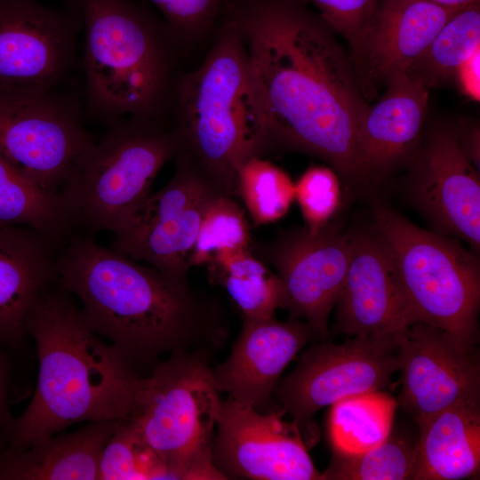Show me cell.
Wrapping results in <instances>:
<instances>
[{"instance_id":"f546056e","label":"cell","mask_w":480,"mask_h":480,"mask_svg":"<svg viewBox=\"0 0 480 480\" xmlns=\"http://www.w3.org/2000/svg\"><path fill=\"white\" fill-rule=\"evenodd\" d=\"M250 225L244 209L232 196L220 195L202 218L190 257V267L206 265L225 251L251 249Z\"/></svg>"},{"instance_id":"7a4b0ae2","label":"cell","mask_w":480,"mask_h":480,"mask_svg":"<svg viewBox=\"0 0 480 480\" xmlns=\"http://www.w3.org/2000/svg\"><path fill=\"white\" fill-rule=\"evenodd\" d=\"M57 282L82 304L89 327L135 372L148 375L179 353L212 356L230 329L217 297L89 236L71 234L58 253Z\"/></svg>"},{"instance_id":"9a60e30c","label":"cell","mask_w":480,"mask_h":480,"mask_svg":"<svg viewBox=\"0 0 480 480\" xmlns=\"http://www.w3.org/2000/svg\"><path fill=\"white\" fill-rule=\"evenodd\" d=\"M398 364V404L418 426L446 409L479 404L478 356L436 327L416 322L402 330Z\"/></svg>"},{"instance_id":"5b68a950","label":"cell","mask_w":480,"mask_h":480,"mask_svg":"<svg viewBox=\"0 0 480 480\" xmlns=\"http://www.w3.org/2000/svg\"><path fill=\"white\" fill-rule=\"evenodd\" d=\"M214 29L202 64L175 83L171 110L180 139L176 157L235 198L240 166L259 156L261 117L236 24L222 12Z\"/></svg>"},{"instance_id":"3957f363","label":"cell","mask_w":480,"mask_h":480,"mask_svg":"<svg viewBox=\"0 0 480 480\" xmlns=\"http://www.w3.org/2000/svg\"><path fill=\"white\" fill-rule=\"evenodd\" d=\"M27 331L36 346L37 382L27 409L10 421L4 452L22 451L75 423L135 415L146 376L89 327L58 282L38 300Z\"/></svg>"},{"instance_id":"e575fe53","label":"cell","mask_w":480,"mask_h":480,"mask_svg":"<svg viewBox=\"0 0 480 480\" xmlns=\"http://www.w3.org/2000/svg\"><path fill=\"white\" fill-rule=\"evenodd\" d=\"M479 63L480 50L476 51L458 69L456 77L462 92L471 99L479 100Z\"/></svg>"},{"instance_id":"d6a6232c","label":"cell","mask_w":480,"mask_h":480,"mask_svg":"<svg viewBox=\"0 0 480 480\" xmlns=\"http://www.w3.org/2000/svg\"><path fill=\"white\" fill-rule=\"evenodd\" d=\"M162 13L178 44L212 31L228 0H148Z\"/></svg>"},{"instance_id":"8992f818","label":"cell","mask_w":480,"mask_h":480,"mask_svg":"<svg viewBox=\"0 0 480 480\" xmlns=\"http://www.w3.org/2000/svg\"><path fill=\"white\" fill-rule=\"evenodd\" d=\"M101 139L76 159L59 193L74 225L116 233L151 193L163 166L180 150L165 119L126 116L107 124Z\"/></svg>"},{"instance_id":"d4e9b609","label":"cell","mask_w":480,"mask_h":480,"mask_svg":"<svg viewBox=\"0 0 480 480\" xmlns=\"http://www.w3.org/2000/svg\"><path fill=\"white\" fill-rule=\"evenodd\" d=\"M206 266L211 280L227 291L243 318L273 317L281 307L279 277L251 249L220 252Z\"/></svg>"},{"instance_id":"5bb4252c","label":"cell","mask_w":480,"mask_h":480,"mask_svg":"<svg viewBox=\"0 0 480 480\" xmlns=\"http://www.w3.org/2000/svg\"><path fill=\"white\" fill-rule=\"evenodd\" d=\"M279 407L268 412L222 402L212 462L225 479L324 480L296 425Z\"/></svg>"},{"instance_id":"4316f807","label":"cell","mask_w":480,"mask_h":480,"mask_svg":"<svg viewBox=\"0 0 480 480\" xmlns=\"http://www.w3.org/2000/svg\"><path fill=\"white\" fill-rule=\"evenodd\" d=\"M480 50V2L454 12L420 56L405 71L428 89L455 77L459 68Z\"/></svg>"},{"instance_id":"ba28073f","label":"cell","mask_w":480,"mask_h":480,"mask_svg":"<svg viewBox=\"0 0 480 480\" xmlns=\"http://www.w3.org/2000/svg\"><path fill=\"white\" fill-rule=\"evenodd\" d=\"M211 361L203 354H173L146 376L132 420L169 479H225L212 455L223 401Z\"/></svg>"},{"instance_id":"f1b7e54d","label":"cell","mask_w":480,"mask_h":480,"mask_svg":"<svg viewBox=\"0 0 480 480\" xmlns=\"http://www.w3.org/2000/svg\"><path fill=\"white\" fill-rule=\"evenodd\" d=\"M417 442L391 436L358 454L333 452L323 479L332 480H404L412 479Z\"/></svg>"},{"instance_id":"52a82bcc","label":"cell","mask_w":480,"mask_h":480,"mask_svg":"<svg viewBox=\"0 0 480 480\" xmlns=\"http://www.w3.org/2000/svg\"><path fill=\"white\" fill-rule=\"evenodd\" d=\"M374 221L394 262L412 324L436 327L460 348L474 351L480 303L476 256L388 207L378 205Z\"/></svg>"},{"instance_id":"ffe728a7","label":"cell","mask_w":480,"mask_h":480,"mask_svg":"<svg viewBox=\"0 0 480 480\" xmlns=\"http://www.w3.org/2000/svg\"><path fill=\"white\" fill-rule=\"evenodd\" d=\"M385 85L383 97L369 106L358 130L360 183L383 179L411 156L427 110L429 89L406 72Z\"/></svg>"},{"instance_id":"74e56055","label":"cell","mask_w":480,"mask_h":480,"mask_svg":"<svg viewBox=\"0 0 480 480\" xmlns=\"http://www.w3.org/2000/svg\"><path fill=\"white\" fill-rule=\"evenodd\" d=\"M440 7L451 10H460L480 0H424Z\"/></svg>"},{"instance_id":"4fadbf2b","label":"cell","mask_w":480,"mask_h":480,"mask_svg":"<svg viewBox=\"0 0 480 480\" xmlns=\"http://www.w3.org/2000/svg\"><path fill=\"white\" fill-rule=\"evenodd\" d=\"M77 0H0V83L60 87L77 68Z\"/></svg>"},{"instance_id":"d590c367","label":"cell","mask_w":480,"mask_h":480,"mask_svg":"<svg viewBox=\"0 0 480 480\" xmlns=\"http://www.w3.org/2000/svg\"><path fill=\"white\" fill-rule=\"evenodd\" d=\"M455 128L462 150L474 166L478 170L480 162L478 126L471 124H461Z\"/></svg>"},{"instance_id":"836d02e7","label":"cell","mask_w":480,"mask_h":480,"mask_svg":"<svg viewBox=\"0 0 480 480\" xmlns=\"http://www.w3.org/2000/svg\"><path fill=\"white\" fill-rule=\"evenodd\" d=\"M313 4L321 18L342 36L352 52L356 49L364 28L380 0H303Z\"/></svg>"},{"instance_id":"cb8c5ba5","label":"cell","mask_w":480,"mask_h":480,"mask_svg":"<svg viewBox=\"0 0 480 480\" xmlns=\"http://www.w3.org/2000/svg\"><path fill=\"white\" fill-rule=\"evenodd\" d=\"M16 226L38 230L60 244L75 227L60 193L37 187L0 156V228Z\"/></svg>"},{"instance_id":"4dcf8cb0","label":"cell","mask_w":480,"mask_h":480,"mask_svg":"<svg viewBox=\"0 0 480 480\" xmlns=\"http://www.w3.org/2000/svg\"><path fill=\"white\" fill-rule=\"evenodd\" d=\"M98 479H169V474L164 464L143 442L131 418L120 422L106 444Z\"/></svg>"},{"instance_id":"44dd1931","label":"cell","mask_w":480,"mask_h":480,"mask_svg":"<svg viewBox=\"0 0 480 480\" xmlns=\"http://www.w3.org/2000/svg\"><path fill=\"white\" fill-rule=\"evenodd\" d=\"M60 244L28 227L0 228V340L28 334V318L57 282Z\"/></svg>"},{"instance_id":"2e32d148","label":"cell","mask_w":480,"mask_h":480,"mask_svg":"<svg viewBox=\"0 0 480 480\" xmlns=\"http://www.w3.org/2000/svg\"><path fill=\"white\" fill-rule=\"evenodd\" d=\"M316 339V331L295 317L243 318L228 356L212 368L216 385L229 398L257 411L279 408L273 395L282 372Z\"/></svg>"},{"instance_id":"9c48e42d","label":"cell","mask_w":480,"mask_h":480,"mask_svg":"<svg viewBox=\"0 0 480 480\" xmlns=\"http://www.w3.org/2000/svg\"><path fill=\"white\" fill-rule=\"evenodd\" d=\"M93 141L75 96L60 87L0 83V156L37 187L59 193Z\"/></svg>"},{"instance_id":"603a6c76","label":"cell","mask_w":480,"mask_h":480,"mask_svg":"<svg viewBox=\"0 0 480 480\" xmlns=\"http://www.w3.org/2000/svg\"><path fill=\"white\" fill-rule=\"evenodd\" d=\"M419 428L412 480H458L478 476L479 404L446 409Z\"/></svg>"},{"instance_id":"30bf717a","label":"cell","mask_w":480,"mask_h":480,"mask_svg":"<svg viewBox=\"0 0 480 480\" xmlns=\"http://www.w3.org/2000/svg\"><path fill=\"white\" fill-rule=\"evenodd\" d=\"M399 332L355 336L339 345L315 344L302 353L294 370L280 379L274 401L291 415L306 444L315 440L312 419L319 410L391 384L399 369Z\"/></svg>"},{"instance_id":"83f0119b","label":"cell","mask_w":480,"mask_h":480,"mask_svg":"<svg viewBox=\"0 0 480 480\" xmlns=\"http://www.w3.org/2000/svg\"><path fill=\"white\" fill-rule=\"evenodd\" d=\"M237 197L256 226L275 222L289 211L295 186L280 167L260 156H252L239 168Z\"/></svg>"},{"instance_id":"277c9868","label":"cell","mask_w":480,"mask_h":480,"mask_svg":"<svg viewBox=\"0 0 480 480\" xmlns=\"http://www.w3.org/2000/svg\"><path fill=\"white\" fill-rule=\"evenodd\" d=\"M77 3L88 113L107 124L126 116L165 119L179 44L164 20L133 0Z\"/></svg>"},{"instance_id":"e0dca14e","label":"cell","mask_w":480,"mask_h":480,"mask_svg":"<svg viewBox=\"0 0 480 480\" xmlns=\"http://www.w3.org/2000/svg\"><path fill=\"white\" fill-rule=\"evenodd\" d=\"M462 150L456 128L441 125L430 134L414 168L413 196L443 232L480 244V181Z\"/></svg>"},{"instance_id":"1f68e13d","label":"cell","mask_w":480,"mask_h":480,"mask_svg":"<svg viewBox=\"0 0 480 480\" xmlns=\"http://www.w3.org/2000/svg\"><path fill=\"white\" fill-rule=\"evenodd\" d=\"M295 186L297 199L306 228L316 231L328 224L341 200L340 183L330 168L313 165L299 178Z\"/></svg>"},{"instance_id":"484cf974","label":"cell","mask_w":480,"mask_h":480,"mask_svg":"<svg viewBox=\"0 0 480 480\" xmlns=\"http://www.w3.org/2000/svg\"><path fill=\"white\" fill-rule=\"evenodd\" d=\"M396 406V401L380 390L332 404L328 436L333 452L358 454L382 443L390 435Z\"/></svg>"},{"instance_id":"6da1fadb","label":"cell","mask_w":480,"mask_h":480,"mask_svg":"<svg viewBox=\"0 0 480 480\" xmlns=\"http://www.w3.org/2000/svg\"><path fill=\"white\" fill-rule=\"evenodd\" d=\"M260 112L259 156L297 150L360 183L357 134L369 105L351 57L303 0H228Z\"/></svg>"},{"instance_id":"8fae6325","label":"cell","mask_w":480,"mask_h":480,"mask_svg":"<svg viewBox=\"0 0 480 480\" xmlns=\"http://www.w3.org/2000/svg\"><path fill=\"white\" fill-rule=\"evenodd\" d=\"M174 161L172 178L133 211L114 234L113 248L160 271L186 277L204 213L223 194L187 161Z\"/></svg>"},{"instance_id":"7402d4cb","label":"cell","mask_w":480,"mask_h":480,"mask_svg":"<svg viewBox=\"0 0 480 480\" xmlns=\"http://www.w3.org/2000/svg\"><path fill=\"white\" fill-rule=\"evenodd\" d=\"M123 420H101L0 455V479L95 480L103 449Z\"/></svg>"},{"instance_id":"ac0fdd59","label":"cell","mask_w":480,"mask_h":480,"mask_svg":"<svg viewBox=\"0 0 480 480\" xmlns=\"http://www.w3.org/2000/svg\"><path fill=\"white\" fill-rule=\"evenodd\" d=\"M457 11L424 0H380L351 55L364 96L405 72Z\"/></svg>"},{"instance_id":"8d00e7d4","label":"cell","mask_w":480,"mask_h":480,"mask_svg":"<svg viewBox=\"0 0 480 480\" xmlns=\"http://www.w3.org/2000/svg\"><path fill=\"white\" fill-rule=\"evenodd\" d=\"M10 420H7L5 378L3 365L0 362V455L4 452V444L8 439V427Z\"/></svg>"},{"instance_id":"7c38bea8","label":"cell","mask_w":480,"mask_h":480,"mask_svg":"<svg viewBox=\"0 0 480 480\" xmlns=\"http://www.w3.org/2000/svg\"><path fill=\"white\" fill-rule=\"evenodd\" d=\"M251 251L276 268L282 286L280 308L325 340L348 268L351 236L326 224L316 231L304 228L269 243H252Z\"/></svg>"},{"instance_id":"d6986e66","label":"cell","mask_w":480,"mask_h":480,"mask_svg":"<svg viewBox=\"0 0 480 480\" xmlns=\"http://www.w3.org/2000/svg\"><path fill=\"white\" fill-rule=\"evenodd\" d=\"M350 236V260L336 302L338 328L352 337L396 334L412 320L392 258L376 233Z\"/></svg>"}]
</instances>
